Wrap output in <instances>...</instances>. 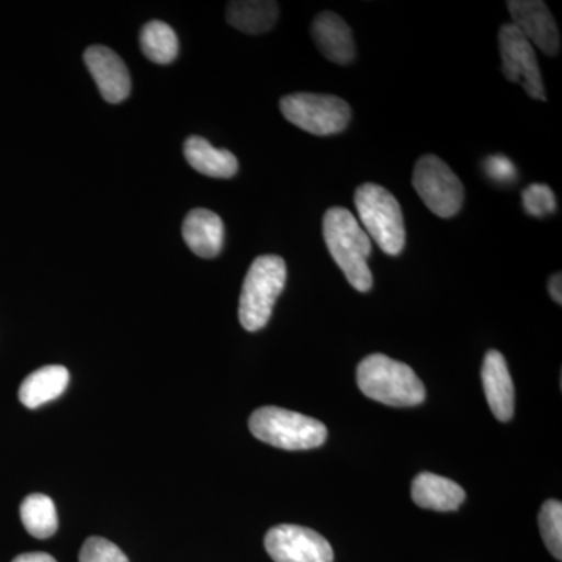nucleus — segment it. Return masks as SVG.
<instances>
[{
  "label": "nucleus",
  "instance_id": "7ed1b4c3",
  "mask_svg": "<svg viewBox=\"0 0 562 562\" xmlns=\"http://www.w3.org/2000/svg\"><path fill=\"white\" fill-rule=\"evenodd\" d=\"M286 283V262L277 255H261L251 262L239 297V322L247 331L266 327L273 305Z\"/></svg>",
  "mask_w": 562,
  "mask_h": 562
},
{
  "label": "nucleus",
  "instance_id": "423d86ee",
  "mask_svg": "<svg viewBox=\"0 0 562 562\" xmlns=\"http://www.w3.org/2000/svg\"><path fill=\"white\" fill-rule=\"evenodd\" d=\"M280 110L295 127L316 136L341 133L351 120L350 105L344 99L314 92L284 95Z\"/></svg>",
  "mask_w": 562,
  "mask_h": 562
},
{
  "label": "nucleus",
  "instance_id": "ddd939ff",
  "mask_svg": "<svg viewBox=\"0 0 562 562\" xmlns=\"http://www.w3.org/2000/svg\"><path fill=\"white\" fill-rule=\"evenodd\" d=\"M482 380L492 414L501 422L512 420L514 416V384L501 351H487L483 362Z\"/></svg>",
  "mask_w": 562,
  "mask_h": 562
},
{
  "label": "nucleus",
  "instance_id": "a211bd4d",
  "mask_svg": "<svg viewBox=\"0 0 562 562\" xmlns=\"http://www.w3.org/2000/svg\"><path fill=\"white\" fill-rule=\"evenodd\" d=\"M279 3L269 0H241L231 2L225 11L228 24L249 35L272 31L279 21Z\"/></svg>",
  "mask_w": 562,
  "mask_h": 562
},
{
  "label": "nucleus",
  "instance_id": "0eeeda50",
  "mask_svg": "<svg viewBox=\"0 0 562 562\" xmlns=\"http://www.w3.org/2000/svg\"><path fill=\"white\" fill-rule=\"evenodd\" d=\"M413 187L427 209L449 220L460 213L464 187L457 173L436 155H424L414 166Z\"/></svg>",
  "mask_w": 562,
  "mask_h": 562
},
{
  "label": "nucleus",
  "instance_id": "1a4fd4ad",
  "mask_svg": "<svg viewBox=\"0 0 562 562\" xmlns=\"http://www.w3.org/2000/svg\"><path fill=\"white\" fill-rule=\"evenodd\" d=\"M266 550L276 562H333L330 543L319 532L299 525H279L268 531Z\"/></svg>",
  "mask_w": 562,
  "mask_h": 562
},
{
  "label": "nucleus",
  "instance_id": "a878e982",
  "mask_svg": "<svg viewBox=\"0 0 562 562\" xmlns=\"http://www.w3.org/2000/svg\"><path fill=\"white\" fill-rule=\"evenodd\" d=\"M13 562H57L47 553H24L14 558Z\"/></svg>",
  "mask_w": 562,
  "mask_h": 562
},
{
  "label": "nucleus",
  "instance_id": "9b49d317",
  "mask_svg": "<svg viewBox=\"0 0 562 562\" xmlns=\"http://www.w3.org/2000/svg\"><path fill=\"white\" fill-rule=\"evenodd\" d=\"M85 63L106 102L120 103L131 95V74L116 52L105 46L88 47Z\"/></svg>",
  "mask_w": 562,
  "mask_h": 562
},
{
  "label": "nucleus",
  "instance_id": "5701e85b",
  "mask_svg": "<svg viewBox=\"0 0 562 562\" xmlns=\"http://www.w3.org/2000/svg\"><path fill=\"white\" fill-rule=\"evenodd\" d=\"M80 562H128V558L109 539L94 536L81 547Z\"/></svg>",
  "mask_w": 562,
  "mask_h": 562
},
{
  "label": "nucleus",
  "instance_id": "aec40b11",
  "mask_svg": "<svg viewBox=\"0 0 562 562\" xmlns=\"http://www.w3.org/2000/svg\"><path fill=\"white\" fill-rule=\"evenodd\" d=\"M21 519L25 530L38 539L50 538L58 528L57 509L50 497L32 494L21 505Z\"/></svg>",
  "mask_w": 562,
  "mask_h": 562
},
{
  "label": "nucleus",
  "instance_id": "39448f33",
  "mask_svg": "<svg viewBox=\"0 0 562 562\" xmlns=\"http://www.w3.org/2000/svg\"><path fill=\"white\" fill-rule=\"evenodd\" d=\"M251 435L284 450H310L327 441V427L303 414L277 406H262L250 416Z\"/></svg>",
  "mask_w": 562,
  "mask_h": 562
},
{
  "label": "nucleus",
  "instance_id": "6ab92c4d",
  "mask_svg": "<svg viewBox=\"0 0 562 562\" xmlns=\"http://www.w3.org/2000/svg\"><path fill=\"white\" fill-rule=\"evenodd\" d=\"M140 50L157 65H168L179 54V40L171 25L161 21H151L140 31Z\"/></svg>",
  "mask_w": 562,
  "mask_h": 562
},
{
  "label": "nucleus",
  "instance_id": "f8f14e48",
  "mask_svg": "<svg viewBox=\"0 0 562 562\" xmlns=\"http://www.w3.org/2000/svg\"><path fill=\"white\" fill-rule=\"evenodd\" d=\"M312 35L317 49L327 60L336 65H349L355 60L357 47H355L353 35L349 24L339 14L333 11L317 14L313 22Z\"/></svg>",
  "mask_w": 562,
  "mask_h": 562
},
{
  "label": "nucleus",
  "instance_id": "f03ea898",
  "mask_svg": "<svg viewBox=\"0 0 562 562\" xmlns=\"http://www.w3.org/2000/svg\"><path fill=\"white\" fill-rule=\"evenodd\" d=\"M358 386L366 397L387 406H416L425 401V386L405 362L386 355H369L357 371Z\"/></svg>",
  "mask_w": 562,
  "mask_h": 562
},
{
  "label": "nucleus",
  "instance_id": "4468645a",
  "mask_svg": "<svg viewBox=\"0 0 562 562\" xmlns=\"http://www.w3.org/2000/svg\"><path fill=\"white\" fill-rule=\"evenodd\" d=\"M183 239L187 246L201 258H214L224 246V222L213 211L195 209L183 222Z\"/></svg>",
  "mask_w": 562,
  "mask_h": 562
},
{
  "label": "nucleus",
  "instance_id": "f3484780",
  "mask_svg": "<svg viewBox=\"0 0 562 562\" xmlns=\"http://www.w3.org/2000/svg\"><path fill=\"white\" fill-rule=\"evenodd\" d=\"M68 383V369L63 366H44L22 382L20 401L27 408H38L44 403L60 397Z\"/></svg>",
  "mask_w": 562,
  "mask_h": 562
},
{
  "label": "nucleus",
  "instance_id": "2eb2a0df",
  "mask_svg": "<svg viewBox=\"0 0 562 562\" xmlns=\"http://www.w3.org/2000/svg\"><path fill=\"white\" fill-rule=\"evenodd\" d=\"M412 494L416 505L432 512H457L465 501L460 484L430 472L419 473L414 479Z\"/></svg>",
  "mask_w": 562,
  "mask_h": 562
},
{
  "label": "nucleus",
  "instance_id": "412c9836",
  "mask_svg": "<svg viewBox=\"0 0 562 562\" xmlns=\"http://www.w3.org/2000/svg\"><path fill=\"white\" fill-rule=\"evenodd\" d=\"M539 530L549 552L561 561L562 558V505L560 501L543 503L539 513Z\"/></svg>",
  "mask_w": 562,
  "mask_h": 562
},
{
  "label": "nucleus",
  "instance_id": "6e6552de",
  "mask_svg": "<svg viewBox=\"0 0 562 562\" xmlns=\"http://www.w3.org/2000/svg\"><path fill=\"white\" fill-rule=\"evenodd\" d=\"M498 44H501L503 76L513 83L522 85L531 99L546 102L541 69L530 41L509 22L502 25L498 32Z\"/></svg>",
  "mask_w": 562,
  "mask_h": 562
},
{
  "label": "nucleus",
  "instance_id": "f257e3e1",
  "mask_svg": "<svg viewBox=\"0 0 562 562\" xmlns=\"http://www.w3.org/2000/svg\"><path fill=\"white\" fill-rule=\"evenodd\" d=\"M324 239L333 260L351 286L360 292L372 290L373 277L368 260L372 241L357 217L342 206H333L324 216Z\"/></svg>",
  "mask_w": 562,
  "mask_h": 562
},
{
  "label": "nucleus",
  "instance_id": "20e7f679",
  "mask_svg": "<svg viewBox=\"0 0 562 562\" xmlns=\"http://www.w3.org/2000/svg\"><path fill=\"white\" fill-rule=\"evenodd\" d=\"M355 205L366 233L379 244L380 249L397 257L405 247V221L401 203L386 188L364 183L355 191Z\"/></svg>",
  "mask_w": 562,
  "mask_h": 562
},
{
  "label": "nucleus",
  "instance_id": "9d476101",
  "mask_svg": "<svg viewBox=\"0 0 562 562\" xmlns=\"http://www.w3.org/2000/svg\"><path fill=\"white\" fill-rule=\"evenodd\" d=\"M506 5L513 18L512 24L530 41L532 47H538L549 57L560 52V31L546 3L539 0H509Z\"/></svg>",
  "mask_w": 562,
  "mask_h": 562
},
{
  "label": "nucleus",
  "instance_id": "393cba45",
  "mask_svg": "<svg viewBox=\"0 0 562 562\" xmlns=\"http://www.w3.org/2000/svg\"><path fill=\"white\" fill-rule=\"evenodd\" d=\"M561 288H562L561 273L558 272V273H554L552 279H550V281H549V291H550V295H552L553 301L557 303H560V305L562 303Z\"/></svg>",
  "mask_w": 562,
  "mask_h": 562
},
{
  "label": "nucleus",
  "instance_id": "b1692460",
  "mask_svg": "<svg viewBox=\"0 0 562 562\" xmlns=\"http://www.w3.org/2000/svg\"><path fill=\"white\" fill-rule=\"evenodd\" d=\"M483 166L487 177L497 181V183H513L517 179L516 166L508 157H503V155H491L483 162Z\"/></svg>",
  "mask_w": 562,
  "mask_h": 562
},
{
  "label": "nucleus",
  "instance_id": "4be33fe9",
  "mask_svg": "<svg viewBox=\"0 0 562 562\" xmlns=\"http://www.w3.org/2000/svg\"><path fill=\"white\" fill-rule=\"evenodd\" d=\"M524 209L530 216L546 217L557 211V198L552 188L532 183L522 192Z\"/></svg>",
  "mask_w": 562,
  "mask_h": 562
},
{
  "label": "nucleus",
  "instance_id": "dca6fc26",
  "mask_svg": "<svg viewBox=\"0 0 562 562\" xmlns=\"http://www.w3.org/2000/svg\"><path fill=\"white\" fill-rule=\"evenodd\" d=\"M184 158L192 169L213 179H232L239 165L232 151L216 149L202 136H190L184 140Z\"/></svg>",
  "mask_w": 562,
  "mask_h": 562
}]
</instances>
